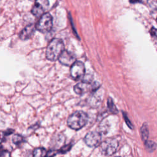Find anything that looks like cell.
Masks as SVG:
<instances>
[{"instance_id": "cell-1", "label": "cell", "mask_w": 157, "mask_h": 157, "mask_svg": "<svg viewBox=\"0 0 157 157\" xmlns=\"http://www.w3.org/2000/svg\"><path fill=\"white\" fill-rule=\"evenodd\" d=\"M64 50L63 40L60 39H53L48 44L46 50V57L52 61L58 59L59 56Z\"/></svg>"}, {"instance_id": "cell-2", "label": "cell", "mask_w": 157, "mask_h": 157, "mask_svg": "<svg viewBox=\"0 0 157 157\" xmlns=\"http://www.w3.org/2000/svg\"><path fill=\"white\" fill-rule=\"evenodd\" d=\"M87 115L83 111H77L71 115L67 121L69 128L74 130L82 128L87 122Z\"/></svg>"}, {"instance_id": "cell-3", "label": "cell", "mask_w": 157, "mask_h": 157, "mask_svg": "<svg viewBox=\"0 0 157 157\" xmlns=\"http://www.w3.org/2000/svg\"><path fill=\"white\" fill-rule=\"evenodd\" d=\"M100 145V151L104 155L110 156L114 154L118 148V142L114 138H108Z\"/></svg>"}, {"instance_id": "cell-4", "label": "cell", "mask_w": 157, "mask_h": 157, "mask_svg": "<svg viewBox=\"0 0 157 157\" xmlns=\"http://www.w3.org/2000/svg\"><path fill=\"white\" fill-rule=\"evenodd\" d=\"M53 26V18L49 13H44L40 17L36 28L41 33H47L51 30Z\"/></svg>"}, {"instance_id": "cell-5", "label": "cell", "mask_w": 157, "mask_h": 157, "mask_svg": "<svg viewBox=\"0 0 157 157\" xmlns=\"http://www.w3.org/2000/svg\"><path fill=\"white\" fill-rule=\"evenodd\" d=\"M98 86L99 85H97L95 83H93L89 80H83L74 86V91L76 94L82 95L96 90Z\"/></svg>"}, {"instance_id": "cell-6", "label": "cell", "mask_w": 157, "mask_h": 157, "mask_svg": "<svg viewBox=\"0 0 157 157\" xmlns=\"http://www.w3.org/2000/svg\"><path fill=\"white\" fill-rule=\"evenodd\" d=\"M85 73V68L83 63L79 61H75L71 66L70 69V74L71 77L78 80L82 78Z\"/></svg>"}, {"instance_id": "cell-7", "label": "cell", "mask_w": 157, "mask_h": 157, "mask_svg": "<svg viewBox=\"0 0 157 157\" xmlns=\"http://www.w3.org/2000/svg\"><path fill=\"white\" fill-rule=\"evenodd\" d=\"M49 6L48 0H36L35 4L33 6L31 12L37 17H40L47 10Z\"/></svg>"}, {"instance_id": "cell-8", "label": "cell", "mask_w": 157, "mask_h": 157, "mask_svg": "<svg viewBox=\"0 0 157 157\" xmlns=\"http://www.w3.org/2000/svg\"><path fill=\"white\" fill-rule=\"evenodd\" d=\"M101 135L100 132L96 131H91L88 132L84 137L85 144L90 147H94L101 144Z\"/></svg>"}, {"instance_id": "cell-9", "label": "cell", "mask_w": 157, "mask_h": 157, "mask_svg": "<svg viewBox=\"0 0 157 157\" xmlns=\"http://www.w3.org/2000/svg\"><path fill=\"white\" fill-rule=\"evenodd\" d=\"M58 59L62 64L67 66H71L75 61V56L71 52L64 50L59 56Z\"/></svg>"}, {"instance_id": "cell-10", "label": "cell", "mask_w": 157, "mask_h": 157, "mask_svg": "<svg viewBox=\"0 0 157 157\" xmlns=\"http://www.w3.org/2000/svg\"><path fill=\"white\" fill-rule=\"evenodd\" d=\"M35 28L36 27L33 24L26 26L20 33V38L21 40H28L30 39L34 33Z\"/></svg>"}, {"instance_id": "cell-11", "label": "cell", "mask_w": 157, "mask_h": 157, "mask_svg": "<svg viewBox=\"0 0 157 157\" xmlns=\"http://www.w3.org/2000/svg\"><path fill=\"white\" fill-rule=\"evenodd\" d=\"M140 134H141L142 139L144 142L147 140L148 136V127L145 123H144L143 126L141 127Z\"/></svg>"}, {"instance_id": "cell-12", "label": "cell", "mask_w": 157, "mask_h": 157, "mask_svg": "<svg viewBox=\"0 0 157 157\" xmlns=\"http://www.w3.org/2000/svg\"><path fill=\"white\" fill-rule=\"evenodd\" d=\"M47 151L44 148H37L34 149L33 151V156L36 157H40V156H45L47 155Z\"/></svg>"}, {"instance_id": "cell-13", "label": "cell", "mask_w": 157, "mask_h": 157, "mask_svg": "<svg viewBox=\"0 0 157 157\" xmlns=\"http://www.w3.org/2000/svg\"><path fill=\"white\" fill-rule=\"evenodd\" d=\"M145 144L146 149H147L148 151L151 152V151H154V150L156 149V144L154 142L146 140V141L145 142Z\"/></svg>"}, {"instance_id": "cell-14", "label": "cell", "mask_w": 157, "mask_h": 157, "mask_svg": "<svg viewBox=\"0 0 157 157\" xmlns=\"http://www.w3.org/2000/svg\"><path fill=\"white\" fill-rule=\"evenodd\" d=\"M12 141L15 144L20 145L24 142V138L21 135L15 134L12 137Z\"/></svg>"}, {"instance_id": "cell-15", "label": "cell", "mask_w": 157, "mask_h": 157, "mask_svg": "<svg viewBox=\"0 0 157 157\" xmlns=\"http://www.w3.org/2000/svg\"><path fill=\"white\" fill-rule=\"evenodd\" d=\"M108 104V107H109V109L110 110V112H113V113H117V109L115 105H114V104H113V101H112L111 99L109 98L108 99V104Z\"/></svg>"}, {"instance_id": "cell-16", "label": "cell", "mask_w": 157, "mask_h": 157, "mask_svg": "<svg viewBox=\"0 0 157 157\" xmlns=\"http://www.w3.org/2000/svg\"><path fill=\"white\" fill-rule=\"evenodd\" d=\"M147 3L150 8L157 10V0H147Z\"/></svg>"}, {"instance_id": "cell-17", "label": "cell", "mask_w": 157, "mask_h": 157, "mask_svg": "<svg viewBox=\"0 0 157 157\" xmlns=\"http://www.w3.org/2000/svg\"><path fill=\"white\" fill-rule=\"evenodd\" d=\"M70 146L68 145L67 146H64V147H63L61 148V153H65L67 151H68L69 149H70Z\"/></svg>"}, {"instance_id": "cell-18", "label": "cell", "mask_w": 157, "mask_h": 157, "mask_svg": "<svg viewBox=\"0 0 157 157\" xmlns=\"http://www.w3.org/2000/svg\"><path fill=\"white\" fill-rule=\"evenodd\" d=\"M150 33L151 34L154 36L155 37H157V29H155V28H151V31H150Z\"/></svg>"}, {"instance_id": "cell-19", "label": "cell", "mask_w": 157, "mask_h": 157, "mask_svg": "<svg viewBox=\"0 0 157 157\" xmlns=\"http://www.w3.org/2000/svg\"><path fill=\"white\" fill-rule=\"evenodd\" d=\"M156 21H157V19H156Z\"/></svg>"}, {"instance_id": "cell-20", "label": "cell", "mask_w": 157, "mask_h": 157, "mask_svg": "<svg viewBox=\"0 0 157 157\" xmlns=\"http://www.w3.org/2000/svg\"><path fill=\"white\" fill-rule=\"evenodd\" d=\"M0 147H1V145H0Z\"/></svg>"}]
</instances>
